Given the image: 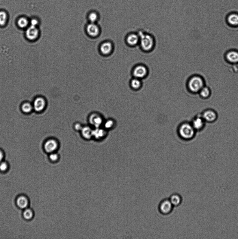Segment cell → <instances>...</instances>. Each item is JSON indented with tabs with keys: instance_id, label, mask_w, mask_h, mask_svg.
Listing matches in <instances>:
<instances>
[{
	"instance_id": "obj_23",
	"label": "cell",
	"mask_w": 238,
	"mask_h": 239,
	"mask_svg": "<svg viewBox=\"0 0 238 239\" xmlns=\"http://www.w3.org/2000/svg\"><path fill=\"white\" fill-rule=\"evenodd\" d=\"M200 96L203 99L208 98L211 94L210 90L207 87H204L200 91Z\"/></svg>"
},
{
	"instance_id": "obj_7",
	"label": "cell",
	"mask_w": 238,
	"mask_h": 239,
	"mask_svg": "<svg viewBox=\"0 0 238 239\" xmlns=\"http://www.w3.org/2000/svg\"><path fill=\"white\" fill-rule=\"evenodd\" d=\"M205 122L202 115H199L194 117L191 124L196 131H200L204 127Z\"/></svg>"
},
{
	"instance_id": "obj_31",
	"label": "cell",
	"mask_w": 238,
	"mask_h": 239,
	"mask_svg": "<svg viewBox=\"0 0 238 239\" xmlns=\"http://www.w3.org/2000/svg\"><path fill=\"white\" fill-rule=\"evenodd\" d=\"M8 167V165L6 162H1L0 163V170L1 171H6L7 170Z\"/></svg>"
},
{
	"instance_id": "obj_33",
	"label": "cell",
	"mask_w": 238,
	"mask_h": 239,
	"mask_svg": "<svg viewBox=\"0 0 238 239\" xmlns=\"http://www.w3.org/2000/svg\"><path fill=\"white\" fill-rule=\"evenodd\" d=\"M31 26L36 27V26L38 25V21L35 19H33L31 20Z\"/></svg>"
},
{
	"instance_id": "obj_14",
	"label": "cell",
	"mask_w": 238,
	"mask_h": 239,
	"mask_svg": "<svg viewBox=\"0 0 238 239\" xmlns=\"http://www.w3.org/2000/svg\"><path fill=\"white\" fill-rule=\"evenodd\" d=\"M113 48L112 43L108 42L103 43L101 46L100 49L102 54L107 55L111 53Z\"/></svg>"
},
{
	"instance_id": "obj_24",
	"label": "cell",
	"mask_w": 238,
	"mask_h": 239,
	"mask_svg": "<svg viewBox=\"0 0 238 239\" xmlns=\"http://www.w3.org/2000/svg\"><path fill=\"white\" fill-rule=\"evenodd\" d=\"M8 19V15L4 11H0V25L3 26L5 24Z\"/></svg>"
},
{
	"instance_id": "obj_16",
	"label": "cell",
	"mask_w": 238,
	"mask_h": 239,
	"mask_svg": "<svg viewBox=\"0 0 238 239\" xmlns=\"http://www.w3.org/2000/svg\"><path fill=\"white\" fill-rule=\"evenodd\" d=\"M45 105V102L42 98L39 97L35 100L34 108L36 111L40 112L44 109Z\"/></svg>"
},
{
	"instance_id": "obj_2",
	"label": "cell",
	"mask_w": 238,
	"mask_h": 239,
	"mask_svg": "<svg viewBox=\"0 0 238 239\" xmlns=\"http://www.w3.org/2000/svg\"><path fill=\"white\" fill-rule=\"evenodd\" d=\"M196 131L191 124L188 122L182 123L178 129L179 136L186 140H189L193 138L195 134Z\"/></svg>"
},
{
	"instance_id": "obj_22",
	"label": "cell",
	"mask_w": 238,
	"mask_h": 239,
	"mask_svg": "<svg viewBox=\"0 0 238 239\" xmlns=\"http://www.w3.org/2000/svg\"><path fill=\"white\" fill-rule=\"evenodd\" d=\"M228 20L231 25H238V15L235 14H231L228 17Z\"/></svg>"
},
{
	"instance_id": "obj_5",
	"label": "cell",
	"mask_w": 238,
	"mask_h": 239,
	"mask_svg": "<svg viewBox=\"0 0 238 239\" xmlns=\"http://www.w3.org/2000/svg\"><path fill=\"white\" fill-rule=\"evenodd\" d=\"M134 77L140 79L146 77L148 73V68L144 65L139 64L134 68L133 71Z\"/></svg>"
},
{
	"instance_id": "obj_29",
	"label": "cell",
	"mask_w": 238,
	"mask_h": 239,
	"mask_svg": "<svg viewBox=\"0 0 238 239\" xmlns=\"http://www.w3.org/2000/svg\"><path fill=\"white\" fill-rule=\"evenodd\" d=\"M49 159L51 162H57L59 160V155L57 153H52L49 156Z\"/></svg>"
},
{
	"instance_id": "obj_11",
	"label": "cell",
	"mask_w": 238,
	"mask_h": 239,
	"mask_svg": "<svg viewBox=\"0 0 238 239\" xmlns=\"http://www.w3.org/2000/svg\"><path fill=\"white\" fill-rule=\"evenodd\" d=\"M86 31L89 35L92 37L98 36L100 32L98 26L95 23H91L87 27Z\"/></svg>"
},
{
	"instance_id": "obj_15",
	"label": "cell",
	"mask_w": 238,
	"mask_h": 239,
	"mask_svg": "<svg viewBox=\"0 0 238 239\" xmlns=\"http://www.w3.org/2000/svg\"><path fill=\"white\" fill-rule=\"evenodd\" d=\"M106 135V130L100 127L96 128L94 129L93 130V137H94L96 140H101Z\"/></svg>"
},
{
	"instance_id": "obj_20",
	"label": "cell",
	"mask_w": 238,
	"mask_h": 239,
	"mask_svg": "<svg viewBox=\"0 0 238 239\" xmlns=\"http://www.w3.org/2000/svg\"><path fill=\"white\" fill-rule=\"evenodd\" d=\"M130 86L133 90H139L142 86V82L140 79L134 77L131 80Z\"/></svg>"
},
{
	"instance_id": "obj_28",
	"label": "cell",
	"mask_w": 238,
	"mask_h": 239,
	"mask_svg": "<svg viewBox=\"0 0 238 239\" xmlns=\"http://www.w3.org/2000/svg\"><path fill=\"white\" fill-rule=\"evenodd\" d=\"M32 106L31 104L29 103L24 104L22 106V109L24 112L29 113L31 112L32 109Z\"/></svg>"
},
{
	"instance_id": "obj_3",
	"label": "cell",
	"mask_w": 238,
	"mask_h": 239,
	"mask_svg": "<svg viewBox=\"0 0 238 239\" xmlns=\"http://www.w3.org/2000/svg\"><path fill=\"white\" fill-rule=\"evenodd\" d=\"M139 35V43L143 50L145 52L150 51L152 49L154 46V40L153 37L150 34L140 31Z\"/></svg>"
},
{
	"instance_id": "obj_27",
	"label": "cell",
	"mask_w": 238,
	"mask_h": 239,
	"mask_svg": "<svg viewBox=\"0 0 238 239\" xmlns=\"http://www.w3.org/2000/svg\"><path fill=\"white\" fill-rule=\"evenodd\" d=\"M103 125L105 130H109L111 129L114 127V122L112 119H109V120L106 121Z\"/></svg>"
},
{
	"instance_id": "obj_4",
	"label": "cell",
	"mask_w": 238,
	"mask_h": 239,
	"mask_svg": "<svg viewBox=\"0 0 238 239\" xmlns=\"http://www.w3.org/2000/svg\"><path fill=\"white\" fill-rule=\"evenodd\" d=\"M204 82L203 80L199 77H194L190 79L188 84L189 90L193 93L200 92L204 87Z\"/></svg>"
},
{
	"instance_id": "obj_10",
	"label": "cell",
	"mask_w": 238,
	"mask_h": 239,
	"mask_svg": "<svg viewBox=\"0 0 238 239\" xmlns=\"http://www.w3.org/2000/svg\"><path fill=\"white\" fill-rule=\"evenodd\" d=\"M89 121L90 124L95 128L101 127L103 124L102 117L97 114L94 113L91 115Z\"/></svg>"
},
{
	"instance_id": "obj_32",
	"label": "cell",
	"mask_w": 238,
	"mask_h": 239,
	"mask_svg": "<svg viewBox=\"0 0 238 239\" xmlns=\"http://www.w3.org/2000/svg\"><path fill=\"white\" fill-rule=\"evenodd\" d=\"M83 127L81 123H75L74 125L75 129L77 131H81Z\"/></svg>"
},
{
	"instance_id": "obj_6",
	"label": "cell",
	"mask_w": 238,
	"mask_h": 239,
	"mask_svg": "<svg viewBox=\"0 0 238 239\" xmlns=\"http://www.w3.org/2000/svg\"><path fill=\"white\" fill-rule=\"evenodd\" d=\"M202 116L206 122L213 123L216 121L218 118V115L213 110L207 109L203 112Z\"/></svg>"
},
{
	"instance_id": "obj_8",
	"label": "cell",
	"mask_w": 238,
	"mask_h": 239,
	"mask_svg": "<svg viewBox=\"0 0 238 239\" xmlns=\"http://www.w3.org/2000/svg\"><path fill=\"white\" fill-rule=\"evenodd\" d=\"M173 206L169 200H164L159 206L160 211L164 215L169 214L172 209Z\"/></svg>"
},
{
	"instance_id": "obj_34",
	"label": "cell",
	"mask_w": 238,
	"mask_h": 239,
	"mask_svg": "<svg viewBox=\"0 0 238 239\" xmlns=\"http://www.w3.org/2000/svg\"><path fill=\"white\" fill-rule=\"evenodd\" d=\"M3 155L2 152L0 151V163H1L2 160H3Z\"/></svg>"
},
{
	"instance_id": "obj_25",
	"label": "cell",
	"mask_w": 238,
	"mask_h": 239,
	"mask_svg": "<svg viewBox=\"0 0 238 239\" xmlns=\"http://www.w3.org/2000/svg\"><path fill=\"white\" fill-rule=\"evenodd\" d=\"M29 24V21L25 17H21L18 21V24L21 28H25L27 27Z\"/></svg>"
},
{
	"instance_id": "obj_1",
	"label": "cell",
	"mask_w": 238,
	"mask_h": 239,
	"mask_svg": "<svg viewBox=\"0 0 238 239\" xmlns=\"http://www.w3.org/2000/svg\"><path fill=\"white\" fill-rule=\"evenodd\" d=\"M198 211L221 224L238 222V171L233 169L195 180Z\"/></svg>"
},
{
	"instance_id": "obj_26",
	"label": "cell",
	"mask_w": 238,
	"mask_h": 239,
	"mask_svg": "<svg viewBox=\"0 0 238 239\" xmlns=\"http://www.w3.org/2000/svg\"><path fill=\"white\" fill-rule=\"evenodd\" d=\"M23 216L25 219L28 220L31 219L33 216V213L29 209H26L23 213Z\"/></svg>"
},
{
	"instance_id": "obj_9",
	"label": "cell",
	"mask_w": 238,
	"mask_h": 239,
	"mask_svg": "<svg viewBox=\"0 0 238 239\" xmlns=\"http://www.w3.org/2000/svg\"><path fill=\"white\" fill-rule=\"evenodd\" d=\"M59 146L57 141L53 139H51L45 142L44 145L45 151L48 153H55Z\"/></svg>"
},
{
	"instance_id": "obj_30",
	"label": "cell",
	"mask_w": 238,
	"mask_h": 239,
	"mask_svg": "<svg viewBox=\"0 0 238 239\" xmlns=\"http://www.w3.org/2000/svg\"><path fill=\"white\" fill-rule=\"evenodd\" d=\"M88 18L91 23H95L98 19V16L96 13L92 12L89 15Z\"/></svg>"
},
{
	"instance_id": "obj_19",
	"label": "cell",
	"mask_w": 238,
	"mask_h": 239,
	"mask_svg": "<svg viewBox=\"0 0 238 239\" xmlns=\"http://www.w3.org/2000/svg\"><path fill=\"white\" fill-rule=\"evenodd\" d=\"M226 58L229 61L232 63L238 62V53L232 51L229 52L227 54Z\"/></svg>"
},
{
	"instance_id": "obj_12",
	"label": "cell",
	"mask_w": 238,
	"mask_h": 239,
	"mask_svg": "<svg viewBox=\"0 0 238 239\" xmlns=\"http://www.w3.org/2000/svg\"><path fill=\"white\" fill-rule=\"evenodd\" d=\"M126 42L130 46L134 47L139 43L140 38L138 34L131 33L126 38Z\"/></svg>"
},
{
	"instance_id": "obj_17",
	"label": "cell",
	"mask_w": 238,
	"mask_h": 239,
	"mask_svg": "<svg viewBox=\"0 0 238 239\" xmlns=\"http://www.w3.org/2000/svg\"><path fill=\"white\" fill-rule=\"evenodd\" d=\"M81 132L82 136L86 140H90L93 137V129L89 126L83 127L81 130Z\"/></svg>"
},
{
	"instance_id": "obj_18",
	"label": "cell",
	"mask_w": 238,
	"mask_h": 239,
	"mask_svg": "<svg viewBox=\"0 0 238 239\" xmlns=\"http://www.w3.org/2000/svg\"><path fill=\"white\" fill-rule=\"evenodd\" d=\"M17 203L19 208L21 209H26L28 207L29 202L26 197L21 196L17 199Z\"/></svg>"
},
{
	"instance_id": "obj_13",
	"label": "cell",
	"mask_w": 238,
	"mask_h": 239,
	"mask_svg": "<svg viewBox=\"0 0 238 239\" xmlns=\"http://www.w3.org/2000/svg\"><path fill=\"white\" fill-rule=\"evenodd\" d=\"M39 31L37 28L35 27L31 26L27 29L26 31V36L28 39L30 40H34L38 37Z\"/></svg>"
},
{
	"instance_id": "obj_21",
	"label": "cell",
	"mask_w": 238,
	"mask_h": 239,
	"mask_svg": "<svg viewBox=\"0 0 238 239\" xmlns=\"http://www.w3.org/2000/svg\"><path fill=\"white\" fill-rule=\"evenodd\" d=\"M169 200L173 206H177L180 205L182 199L180 195L174 194L171 197Z\"/></svg>"
}]
</instances>
